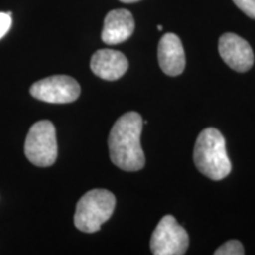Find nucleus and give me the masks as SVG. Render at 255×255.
Listing matches in <instances>:
<instances>
[{"instance_id":"1","label":"nucleus","mask_w":255,"mask_h":255,"mask_svg":"<svg viewBox=\"0 0 255 255\" xmlns=\"http://www.w3.org/2000/svg\"><path fill=\"white\" fill-rule=\"evenodd\" d=\"M143 120L137 113H128L116 121L109 135V151L113 163L126 171L144 167L145 157L141 146Z\"/></svg>"},{"instance_id":"2","label":"nucleus","mask_w":255,"mask_h":255,"mask_svg":"<svg viewBox=\"0 0 255 255\" xmlns=\"http://www.w3.org/2000/svg\"><path fill=\"white\" fill-rule=\"evenodd\" d=\"M194 162L201 173L213 181H220L231 174L232 163L225 137L218 129L207 128L201 131L194 148Z\"/></svg>"},{"instance_id":"3","label":"nucleus","mask_w":255,"mask_h":255,"mask_svg":"<svg viewBox=\"0 0 255 255\" xmlns=\"http://www.w3.org/2000/svg\"><path fill=\"white\" fill-rule=\"evenodd\" d=\"M116 199L105 189H94L85 193L78 201L75 213L76 228L84 233L98 232L113 215Z\"/></svg>"},{"instance_id":"4","label":"nucleus","mask_w":255,"mask_h":255,"mask_svg":"<svg viewBox=\"0 0 255 255\" xmlns=\"http://www.w3.org/2000/svg\"><path fill=\"white\" fill-rule=\"evenodd\" d=\"M25 156L37 167H50L58 155L55 126L50 121H39L31 127L25 141Z\"/></svg>"},{"instance_id":"5","label":"nucleus","mask_w":255,"mask_h":255,"mask_svg":"<svg viewBox=\"0 0 255 255\" xmlns=\"http://www.w3.org/2000/svg\"><path fill=\"white\" fill-rule=\"evenodd\" d=\"M189 246V237L173 215H165L151 235L150 248L155 255H183Z\"/></svg>"},{"instance_id":"6","label":"nucleus","mask_w":255,"mask_h":255,"mask_svg":"<svg viewBox=\"0 0 255 255\" xmlns=\"http://www.w3.org/2000/svg\"><path fill=\"white\" fill-rule=\"evenodd\" d=\"M31 95L37 100L53 104L75 102L81 95V87L70 76H51L32 84Z\"/></svg>"},{"instance_id":"7","label":"nucleus","mask_w":255,"mask_h":255,"mask_svg":"<svg viewBox=\"0 0 255 255\" xmlns=\"http://www.w3.org/2000/svg\"><path fill=\"white\" fill-rule=\"evenodd\" d=\"M219 52L223 62L238 72L248 71L254 64V53L248 41L231 32L220 37Z\"/></svg>"},{"instance_id":"8","label":"nucleus","mask_w":255,"mask_h":255,"mask_svg":"<svg viewBox=\"0 0 255 255\" xmlns=\"http://www.w3.org/2000/svg\"><path fill=\"white\" fill-rule=\"evenodd\" d=\"M158 63L168 76H178L186 68L182 41L174 33H165L158 44Z\"/></svg>"},{"instance_id":"9","label":"nucleus","mask_w":255,"mask_h":255,"mask_svg":"<svg viewBox=\"0 0 255 255\" xmlns=\"http://www.w3.org/2000/svg\"><path fill=\"white\" fill-rule=\"evenodd\" d=\"M128 66L129 63L122 52L109 49L98 50L90 62L92 72L104 81H117L123 77Z\"/></svg>"},{"instance_id":"10","label":"nucleus","mask_w":255,"mask_h":255,"mask_svg":"<svg viewBox=\"0 0 255 255\" xmlns=\"http://www.w3.org/2000/svg\"><path fill=\"white\" fill-rule=\"evenodd\" d=\"M135 30V20L128 9H113L104 19L102 40L108 45H116L131 37Z\"/></svg>"},{"instance_id":"11","label":"nucleus","mask_w":255,"mask_h":255,"mask_svg":"<svg viewBox=\"0 0 255 255\" xmlns=\"http://www.w3.org/2000/svg\"><path fill=\"white\" fill-rule=\"evenodd\" d=\"M215 255H244L245 248L238 240H231L223 244L214 252Z\"/></svg>"},{"instance_id":"12","label":"nucleus","mask_w":255,"mask_h":255,"mask_svg":"<svg viewBox=\"0 0 255 255\" xmlns=\"http://www.w3.org/2000/svg\"><path fill=\"white\" fill-rule=\"evenodd\" d=\"M239 8L252 19H255V0H233Z\"/></svg>"},{"instance_id":"13","label":"nucleus","mask_w":255,"mask_h":255,"mask_svg":"<svg viewBox=\"0 0 255 255\" xmlns=\"http://www.w3.org/2000/svg\"><path fill=\"white\" fill-rule=\"evenodd\" d=\"M12 26L11 13L7 12H0V39L5 37V34L9 31Z\"/></svg>"},{"instance_id":"14","label":"nucleus","mask_w":255,"mask_h":255,"mask_svg":"<svg viewBox=\"0 0 255 255\" xmlns=\"http://www.w3.org/2000/svg\"><path fill=\"white\" fill-rule=\"evenodd\" d=\"M122 2H127V4H131V2H137L139 0H121Z\"/></svg>"},{"instance_id":"15","label":"nucleus","mask_w":255,"mask_h":255,"mask_svg":"<svg viewBox=\"0 0 255 255\" xmlns=\"http://www.w3.org/2000/svg\"><path fill=\"white\" fill-rule=\"evenodd\" d=\"M162 28H163V27H162V25H158V26H157V30L162 31Z\"/></svg>"}]
</instances>
